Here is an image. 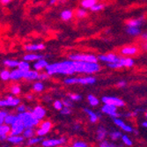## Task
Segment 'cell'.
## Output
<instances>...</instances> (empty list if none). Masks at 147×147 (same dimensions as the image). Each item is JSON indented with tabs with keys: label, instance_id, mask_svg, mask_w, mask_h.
Here are the masks:
<instances>
[{
	"label": "cell",
	"instance_id": "obj_20",
	"mask_svg": "<svg viewBox=\"0 0 147 147\" xmlns=\"http://www.w3.org/2000/svg\"><path fill=\"white\" fill-rule=\"evenodd\" d=\"M43 58L42 55H37V54H26L23 57V60L28 61V62H33V61H37L39 59Z\"/></svg>",
	"mask_w": 147,
	"mask_h": 147
},
{
	"label": "cell",
	"instance_id": "obj_6",
	"mask_svg": "<svg viewBox=\"0 0 147 147\" xmlns=\"http://www.w3.org/2000/svg\"><path fill=\"white\" fill-rule=\"evenodd\" d=\"M101 112L110 115L111 117H119L120 116V115L117 113V107L111 105V104H108V103H104L103 107L101 108Z\"/></svg>",
	"mask_w": 147,
	"mask_h": 147
},
{
	"label": "cell",
	"instance_id": "obj_10",
	"mask_svg": "<svg viewBox=\"0 0 147 147\" xmlns=\"http://www.w3.org/2000/svg\"><path fill=\"white\" fill-rule=\"evenodd\" d=\"M120 58L117 56H115V54H108V55H100L98 57V59L102 61V62H106V63H116L120 61Z\"/></svg>",
	"mask_w": 147,
	"mask_h": 147
},
{
	"label": "cell",
	"instance_id": "obj_23",
	"mask_svg": "<svg viewBox=\"0 0 147 147\" xmlns=\"http://www.w3.org/2000/svg\"><path fill=\"white\" fill-rule=\"evenodd\" d=\"M126 32L130 35L137 36V35L140 34L141 30L139 29V28H138V26H128L127 29H126Z\"/></svg>",
	"mask_w": 147,
	"mask_h": 147
},
{
	"label": "cell",
	"instance_id": "obj_61",
	"mask_svg": "<svg viewBox=\"0 0 147 147\" xmlns=\"http://www.w3.org/2000/svg\"><path fill=\"white\" fill-rule=\"evenodd\" d=\"M79 127H80V126H79L78 124H77V125H74V129H79Z\"/></svg>",
	"mask_w": 147,
	"mask_h": 147
},
{
	"label": "cell",
	"instance_id": "obj_25",
	"mask_svg": "<svg viewBox=\"0 0 147 147\" xmlns=\"http://www.w3.org/2000/svg\"><path fill=\"white\" fill-rule=\"evenodd\" d=\"M23 137L25 138H33L35 134V131L34 129V128H26L23 131Z\"/></svg>",
	"mask_w": 147,
	"mask_h": 147
},
{
	"label": "cell",
	"instance_id": "obj_62",
	"mask_svg": "<svg viewBox=\"0 0 147 147\" xmlns=\"http://www.w3.org/2000/svg\"><path fill=\"white\" fill-rule=\"evenodd\" d=\"M144 49H145L147 50V42H146V43H145V44L144 45Z\"/></svg>",
	"mask_w": 147,
	"mask_h": 147
},
{
	"label": "cell",
	"instance_id": "obj_31",
	"mask_svg": "<svg viewBox=\"0 0 147 147\" xmlns=\"http://www.w3.org/2000/svg\"><path fill=\"white\" fill-rule=\"evenodd\" d=\"M97 3V0H82L81 5L84 8H91Z\"/></svg>",
	"mask_w": 147,
	"mask_h": 147
},
{
	"label": "cell",
	"instance_id": "obj_44",
	"mask_svg": "<svg viewBox=\"0 0 147 147\" xmlns=\"http://www.w3.org/2000/svg\"><path fill=\"white\" fill-rule=\"evenodd\" d=\"M108 66L109 68H112V69H118V68H121L123 67V65L121 64L120 62H116V63H108Z\"/></svg>",
	"mask_w": 147,
	"mask_h": 147
},
{
	"label": "cell",
	"instance_id": "obj_50",
	"mask_svg": "<svg viewBox=\"0 0 147 147\" xmlns=\"http://www.w3.org/2000/svg\"><path fill=\"white\" fill-rule=\"evenodd\" d=\"M40 127L42 128V129H49V130H50V129H51V127H52V124H51V123H50V122H49V121H46V122L42 123Z\"/></svg>",
	"mask_w": 147,
	"mask_h": 147
},
{
	"label": "cell",
	"instance_id": "obj_19",
	"mask_svg": "<svg viewBox=\"0 0 147 147\" xmlns=\"http://www.w3.org/2000/svg\"><path fill=\"white\" fill-rule=\"evenodd\" d=\"M137 52H138V49L136 47H125L121 51L122 54L125 56H133L137 54Z\"/></svg>",
	"mask_w": 147,
	"mask_h": 147
},
{
	"label": "cell",
	"instance_id": "obj_2",
	"mask_svg": "<svg viewBox=\"0 0 147 147\" xmlns=\"http://www.w3.org/2000/svg\"><path fill=\"white\" fill-rule=\"evenodd\" d=\"M18 118L23 122L26 128H34L37 126L40 123V120H38L36 117L34 116L32 112L30 111H25L23 113H19Z\"/></svg>",
	"mask_w": 147,
	"mask_h": 147
},
{
	"label": "cell",
	"instance_id": "obj_35",
	"mask_svg": "<svg viewBox=\"0 0 147 147\" xmlns=\"http://www.w3.org/2000/svg\"><path fill=\"white\" fill-rule=\"evenodd\" d=\"M142 25V20H129L128 23H127V26H138L139 28V26Z\"/></svg>",
	"mask_w": 147,
	"mask_h": 147
},
{
	"label": "cell",
	"instance_id": "obj_60",
	"mask_svg": "<svg viewBox=\"0 0 147 147\" xmlns=\"http://www.w3.org/2000/svg\"><path fill=\"white\" fill-rule=\"evenodd\" d=\"M142 126L147 129V122H143V123H142Z\"/></svg>",
	"mask_w": 147,
	"mask_h": 147
},
{
	"label": "cell",
	"instance_id": "obj_26",
	"mask_svg": "<svg viewBox=\"0 0 147 147\" xmlns=\"http://www.w3.org/2000/svg\"><path fill=\"white\" fill-rule=\"evenodd\" d=\"M11 132V127L8 124H0V136L2 135H7Z\"/></svg>",
	"mask_w": 147,
	"mask_h": 147
},
{
	"label": "cell",
	"instance_id": "obj_17",
	"mask_svg": "<svg viewBox=\"0 0 147 147\" xmlns=\"http://www.w3.org/2000/svg\"><path fill=\"white\" fill-rule=\"evenodd\" d=\"M45 49V45L43 43H38V44H29L26 45L25 49L26 51H36V50H42Z\"/></svg>",
	"mask_w": 147,
	"mask_h": 147
},
{
	"label": "cell",
	"instance_id": "obj_21",
	"mask_svg": "<svg viewBox=\"0 0 147 147\" xmlns=\"http://www.w3.org/2000/svg\"><path fill=\"white\" fill-rule=\"evenodd\" d=\"M120 63L123 65V67H132L134 65V60L131 58L127 57H121L120 58Z\"/></svg>",
	"mask_w": 147,
	"mask_h": 147
},
{
	"label": "cell",
	"instance_id": "obj_16",
	"mask_svg": "<svg viewBox=\"0 0 147 147\" xmlns=\"http://www.w3.org/2000/svg\"><path fill=\"white\" fill-rule=\"evenodd\" d=\"M24 137H21L20 135H17V136H11L10 135L8 138H7V141L11 144H21L24 142Z\"/></svg>",
	"mask_w": 147,
	"mask_h": 147
},
{
	"label": "cell",
	"instance_id": "obj_48",
	"mask_svg": "<svg viewBox=\"0 0 147 147\" xmlns=\"http://www.w3.org/2000/svg\"><path fill=\"white\" fill-rule=\"evenodd\" d=\"M86 15V11L85 9H79L77 11V16L78 18H84Z\"/></svg>",
	"mask_w": 147,
	"mask_h": 147
},
{
	"label": "cell",
	"instance_id": "obj_24",
	"mask_svg": "<svg viewBox=\"0 0 147 147\" xmlns=\"http://www.w3.org/2000/svg\"><path fill=\"white\" fill-rule=\"evenodd\" d=\"M19 63L20 62L17 61V60H12V59H6L4 61V64L5 66H7V67L9 68H16L19 66Z\"/></svg>",
	"mask_w": 147,
	"mask_h": 147
},
{
	"label": "cell",
	"instance_id": "obj_49",
	"mask_svg": "<svg viewBox=\"0 0 147 147\" xmlns=\"http://www.w3.org/2000/svg\"><path fill=\"white\" fill-rule=\"evenodd\" d=\"M63 106H65V107H69V108H72V107H73L72 100L70 98L69 99H64L63 100Z\"/></svg>",
	"mask_w": 147,
	"mask_h": 147
},
{
	"label": "cell",
	"instance_id": "obj_56",
	"mask_svg": "<svg viewBox=\"0 0 147 147\" xmlns=\"http://www.w3.org/2000/svg\"><path fill=\"white\" fill-rule=\"evenodd\" d=\"M11 1V0H0V2H1L2 4H4V5L8 4V3H10Z\"/></svg>",
	"mask_w": 147,
	"mask_h": 147
},
{
	"label": "cell",
	"instance_id": "obj_39",
	"mask_svg": "<svg viewBox=\"0 0 147 147\" xmlns=\"http://www.w3.org/2000/svg\"><path fill=\"white\" fill-rule=\"evenodd\" d=\"M69 98L72 101H79V100H82V96L80 94H78V93H72V94H69Z\"/></svg>",
	"mask_w": 147,
	"mask_h": 147
},
{
	"label": "cell",
	"instance_id": "obj_57",
	"mask_svg": "<svg viewBox=\"0 0 147 147\" xmlns=\"http://www.w3.org/2000/svg\"><path fill=\"white\" fill-rule=\"evenodd\" d=\"M26 99H28V100H32L34 99V96L31 94H28V95H26Z\"/></svg>",
	"mask_w": 147,
	"mask_h": 147
},
{
	"label": "cell",
	"instance_id": "obj_3",
	"mask_svg": "<svg viewBox=\"0 0 147 147\" xmlns=\"http://www.w3.org/2000/svg\"><path fill=\"white\" fill-rule=\"evenodd\" d=\"M69 58L76 61H84V62H98V57L93 55H86V54H71L69 56Z\"/></svg>",
	"mask_w": 147,
	"mask_h": 147
},
{
	"label": "cell",
	"instance_id": "obj_51",
	"mask_svg": "<svg viewBox=\"0 0 147 147\" xmlns=\"http://www.w3.org/2000/svg\"><path fill=\"white\" fill-rule=\"evenodd\" d=\"M72 145H73V147H87L88 146L87 144H86L83 141H77Z\"/></svg>",
	"mask_w": 147,
	"mask_h": 147
},
{
	"label": "cell",
	"instance_id": "obj_8",
	"mask_svg": "<svg viewBox=\"0 0 147 147\" xmlns=\"http://www.w3.org/2000/svg\"><path fill=\"white\" fill-rule=\"evenodd\" d=\"M113 121H114V123H115V125H117L118 127L121 128L123 130H124V131H126L128 133H130V132L134 131V129H133L131 126H129L128 124H125L123 120L119 119L118 117H113Z\"/></svg>",
	"mask_w": 147,
	"mask_h": 147
},
{
	"label": "cell",
	"instance_id": "obj_53",
	"mask_svg": "<svg viewBox=\"0 0 147 147\" xmlns=\"http://www.w3.org/2000/svg\"><path fill=\"white\" fill-rule=\"evenodd\" d=\"M17 111H18V113H23V112L26 111V107L25 105H19L17 108Z\"/></svg>",
	"mask_w": 147,
	"mask_h": 147
},
{
	"label": "cell",
	"instance_id": "obj_36",
	"mask_svg": "<svg viewBox=\"0 0 147 147\" xmlns=\"http://www.w3.org/2000/svg\"><path fill=\"white\" fill-rule=\"evenodd\" d=\"M33 89H34V91H35V92H40L43 91V89H44V85H43L42 82H36V83L34 84Z\"/></svg>",
	"mask_w": 147,
	"mask_h": 147
},
{
	"label": "cell",
	"instance_id": "obj_63",
	"mask_svg": "<svg viewBox=\"0 0 147 147\" xmlns=\"http://www.w3.org/2000/svg\"><path fill=\"white\" fill-rule=\"evenodd\" d=\"M145 116H146V117H147V112H146V113H145Z\"/></svg>",
	"mask_w": 147,
	"mask_h": 147
},
{
	"label": "cell",
	"instance_id": "obj_40",
	"mask_svg": "<svg viewBox=\"0 0 147 147\" xmlns=\"http://www.w3.org/2000/svg\"><path fill=\"white\" fill-rule=\"evenodd\" d=\"M104 8V5L102 4H95L94 5H92L90 9L92 11H101L102 9Z\"/></svg>",
	"mask_w": 147,
	"mask_h": 147
},
{
	"label": "cell",
	"instance_id": "obj_7",
	"mask_svg": "<svg viewBox=\"0 0 147 147\" xmlns=\"http://www.w3.org/2000/svg\"><path fill=\"white\" fill-rule=\"evenodd\" d=\"M66 143V138L64 137L58 139H46L42 142V145L44 147H54Z\"/></svg>",
	"mask_w": 147,
	"mask_h": 147
},
{
	"label": "cell",
	"instance_id": "obj_29",
	"mask_svg": "<svg viewBox=\"0 0 147 147\" xmlns=\"http://www.w3.org/2000/svg\"><path fill=\"white\" fill-rule=\"evenodd\" d=\"M16 120H18V115H7L5 120V123L8 124V125H11L13 123H14Z\"/></svg>",
	"mask_w": 147,
	"mask_h": 147
},
{
	"label": "cell",
	"instance_id": "obj_37",
	"mask_svg": "<svg viewBox=\"0 0 147 147\" xmlns=\"http://www.w3.org/2000/svg\"><path fill=\"white\" fill-rule=\"evenodd\" d=\"M49 131V129H42V128L40 127V129H38V130L36 131V134H37V136H39V137H44L45 135L48 134Z\"/></svg>",
	"mask_w": 147,
	"mask_h": 147
},
{
	"label": "cell",
	"instance_id": "obj_43",
	"mask_svg": "<svg viewBox=\"0 0 147 147\" xmlns=\"http://www.w3.org/2000/svg\"><path fill=\"white\" fill-rule=\"evenodd\" d=\"M53 106H54V108L57 109V110H61L63 108V103L61 101V100H55L54 101V104H53Z\"/></svg>",
	"mask_w": 147,
	"mask_h": 147
},
{
	"label": "cell",
	"instance_id": "obj_38",
	"mask_svg": "<svg viewBox=\"0 0 147 147\" xmlns=\"http://www.w3.org/2000/svg\"><path fill=\"white\" fill-rule=\"evenodd\" d=\"M122 140H123V144H126V145H128V146H131V145L133 144L132 140H131L128 136H126V135H123V136H122Z\"/></svg>",
	"mask_w": 147,
	"mask_h": 147
},
{
	"label": "cell",
	"instance_id": "obj_32",
	"mask_svg": "<svg viewBox=\"0 0 147 147\" xmlns=\"http://www.w3.org/2000/svg\"><path fill=\"white\" fill-rule=\"evenodd\" d=\"M87 100H88L89 104H90L91 106H92V107H95V106L99 105V103H100L99 100H98L94 95H92V94H89V95L87 96Z\"/></svg>",
	"mask_w": 147,
	"mask_h": 147
},
{
	"label": "cell",
	"instance_id": "obj_33",
	"mask_svg": "<svg viewBox=\"0 0 147 147\" xmlns=\"http://www.w3.org/2000/svg\"><path fill=\"white\" fill-rule=\"evenodd\" d=\"M10 77H11V71H9L8 70H3L1 73H0V78H1V79L4 80V81L9 80Z\"/></svg>",
	"mask_w": 147,
	"mask_h": 147
},
{
	"label": "cell",
	"instance_id": "obj_22",
	"mask_svg": "<svg viewBox=\"0 0 147 147\" xmlns=\"http://www.w3.org/2000/svg\"><path fill=\"white\" fill-rule=\"evenodd\" d=\"M107 135H108V132H107L106 129L103 127H100L97 130V139L101 142L103 140H105Z\"/></svg>",
	"mask_w": 147,
	"mask_h": 147
},
{
	"label": "cell",
	"instance_id": "obj_15",
	"mask_svg": "<svg viewBox=\"0 0 147 147\" xmlns=\"http://www.w3.org/2000/svg\"><path fill=\"white\" fill-rule=\"evenodd\" d=\"M48 62L46 60H44L43 58L42 59H39L37 60L34 64L33 65L34 66V70H36V71H41L42 69H45L46 68V66L48 65Z\"/></svg>",
	"mask_w": 147,
	"mask_h": 147
},
{
	"label": "cell",
	"instance_id": "obj_12",
	"mask_svg": "<svg viewBox=\"0 0 147 147\" xmlns=\"http://www.w3.org/2000/svg\"><path fill=\"white\" fill-rule=\"evenodd\" d=\"M21 78H24V71L18 69H14L11 71V77L10 79L13 80V81H18V80H20Z\"/></svg>",
	"mask_w": 147,
	"mask_h": 147
},
{
	"label": "cell",
	"instance_id": "obj_18",
	"mask_svg": "<svg viewBox=\"0 0 147 147\" xmlns=\"http://www.w3.org/2000/svg\"><path fill=\"white\" fill-rule=\"evenodd\" d=\"M84 112L86 113V115L89 116V120L90 122L94 123L98 121V118H99V115L98 114H96L95 112H93L92 110L89 109H84Z\"/></svg>",
	"mask_w": 147,
	"mask_h": 147
},
{
	"label": "cell",
	"instance_id": "obj_54",
	"mask_svg": "<svg viewBox=\"0 0 147 147\" xmlns=\"http://www.w3.org/2000/svg\"><path fill=\"white\" fill-rule=\"evenodd\" d=\"M126 84H127L126 81H124V80H121V81L118 82L117 86H118V87H124L126 86Z\"/></svg>",
	"mask_w": 147,
	"mask_h": 147
},
{
	"label": "cell",
	"instance_id": "obj_1",
	"mask_svg": "<svg viewBox=\"0 0 147 147\" xmlns=\"http://www.w3.org/2000/svg\"><path fill=\"white\" fill-rule=\"evenodd\" d=\"M46 72L51 76L55 74L71 75L78 72V63L76 60H66L59 63H54L46 66Z\"/></svg>",
	"mask_w": 147,
	"mask_h": 147
},
{
	"label": "cell",
	"instance_id": "obj_59",
	"mask_svg": "<svg viewBox=\"0 0 147 147\" xmlns=\"http://www.w3.org/2000/svg\"><path fill=\"white\" fill-rule=\"evenodd\" d=\"M57 2V0H49V4L50 5H54Z\"/></svg>",
	"mask_w": 147,
	"mask_h": 147
},
{
	"label": "cell",
	"instance_id": "obj_27",
	"mask_svg": "<svg viewBox=\"0 0 147 147\" xmlns=\"http://www.w3.org/2000/svg\"><path fill=\"white\" fill-rule=\"evenodd\" d=\"M18 68L23 71H29L30 70V64L28 63V61H26L23 60L22 62H20Z\"/></svg>",
	"mask_w": 147,
	"mask_h": 147
},
{
	"label": "cell",
	"instance_id": "obj_9",
	"mask_svg": "<svg viewBox=\"0 0 147 147\" xmlns=\"http://www.w3.org/2000/svg\"><path fill=\"white\" fill-rule=\"evenodd\" d=\"M31 112L34 115V116L36 117L38 120H40V121L42 120L45 117V115H46V110L42 106H36L34 109H33L31 110Z\"/></svg>",
	"mask_w": 147,
	"mask_h": 147
},
{
	"label": "cell",
	"instance_id": "obj_41",
	"mask_svg": "<svg viewBox=\"0 0 147 147\" xmlns=\"http://www.w3.org/2000/svg\"><path fill=\"white\" fill-rule=\"evenodd\" d=\"M63 82L66 85H74V84H77V78H65L63 80Z\"/></svg>",
	"mask_w": 147,
	"mask_h": 147
},
{
	"label": "cell",
	"instance_id": "obj_14",
	"mask_svg": "<svg viewBox=\"0 0 147 147\" xmlns=\"http://www.w3.org/2000/svg\"><path fill=\"white\" fill-rule=\"evenodd\" d=\"M6 107H18L20 104V100L19 98H14L12 95H9L5 99Z\"/></svg>",
	"mask_w": 147,
	"mask_h": 147
},
{
	"label": "cell",
	"instance_id": "obj_11",
	"mask_svg": "<svg viewBox=\"0 0 147 147\" xmlns=\"http://www.w3.org/2000/svg\"><path fill=\"white\" fill-rule=\"evenodd\" d=\"M96 82L94 77H85V78H77V84L80 85H92Z\"/></svg>",
	"mask_w": 147,
	"mask_h": 147
},
{
	"label": "cell",
	"instance_id": "obj_58",
	"mask_svg": "<svg viewBox=\"0 0 147 147\" xmlns=\"http://www.w3.org/2000/svg\"><path fill=\"white\" fill-rule=\"evenodd\" d=\"M142 38L144 39V40H147V33H144L142 34Z\"/></svg>",
	"mask_w": 147,
	"mask_h": 147
},
{
	"label": "cell",
	"instance_id": "obj_5",
	"mask_svg": "<svg viewBox=\"0 0 147 147\" xmlns=\"http://www.w3.org/2000/svg\"><path fill=\"white\" fill-rule=\"evenodd\" d=\"M103 103H108L111 104L114 106H116L117 108H122V107L125 106L124 101L122 99H119L117 97H113V96H104L101 99Z\"/></svg>",
	"mask_w": 147,
	"mask_h": 147
},
{
	"label": "cell",
	"instance_id": "obj_55",
	"mask_svg": "<svg viewBox=\"0 0 147 147\" xmlns=\"http://www.w3.org/2000/svg\"><path fill=\"white\" fill-rule=\"evenodd\" d=\"M7 138L6 135H2V136H0V141H5V140H7Z\"/></svg>",
	"mask_w": 147,
	"mask_h": 147
},
{
	"label": "cell",
	"instance_id": "obj_4",
	"mask_svg": "<svg viewBox=\"0 0 147 147\" xmlns=\"http://www.w3.org/2000/svg\"><path fill=\"white\" fill-rule=\"evenodd\" d=\"M24 129H25V125H24L23 122L18 118V120H16V121L11 125L10 135H11V136L21 135Z\"/></svg>",
	"mask_w": 147,
	"mask_h": 147
},
{
	"label": "cell",
	"instance_id": "obj_52",
	"mask_svg": "<svg viewBox=\"0 0 147 147\" xmlns=\"http://www.w3.org/2000/svg\"><path fill=\"white\" fill-rule=\"evenodd\" d=\"M49 75L47 72H42V74L39 75V78L38 79H40V80H46V79L49 78Z\"/></svg>",
	"mask_w": 147,
	"mask_h": 147
},
{
	"label": "cell",
	"instance_id": "obj_28",
	"mask_svg": "<svg viewBox=\"0 0 147 147\" xmlns=\"http://www.w3.org/2000/svg\"><path fill=\"white\" fill-rule=\"evenodd\" d=\"M43 141V137H33V138H28V145H34V144H37L39 143H42Z\"/></svg>",
	"mask_w": 147,
	"mask_h": 147
},
{
	"label": "cell",
	"instance_id": "obj_46",
	"mask_svg": "<svg viewBox=\"0 0 147 147\" xmlns=\"http://www.w3.org/2000/svg\"><path fill=\"white\" fill-rule=\"evenodd\" d=\"M60 113L62 115H68L71 114V108H69V107L63 106V108L60 110Z\"/></svg>",
	"mask_w": 147,
	"mask_h": 147
},
{
	"label": "cell",
	"instance_id": "obj_47",
	"mask_svg": "<svg viewBox=\"0 0 147 147\" xmlns=\"http://www.w3.org/2000/svg\"><path fill=\"white\" fill-rule=\"evenodd\" d=\"M7 115H8V113L5 110L0 111V124L5 123V117Z\"/></svg>",
	"mask_w": 147,
	"mask_h": 147
},
{
	"label": "cell",
	"instance_id": "obj_30",
	"mask_svg": "<svg viewBox=\"0 0 147 147\" xmlns=\"http://www.w3.org/2000/svg\"><path fill=\"white\" fill-rule=\"evenodd\" d=\"M61 18L63 20H69L72 18V11L70 10H64L61 12Z\"/></svg>",
	"mask_w": 147,
	"mask_h": 147
},
{
	"label": "cell",
	"instance_id": "obj_34",
	"mask_svg": "<svg viewBox=\"0 0 147 147\" xmlns=\"http://www.w3.org/2000/svg\"><path fill=\"white\" fill-rule=\"evenodd\" d=\"M109 136L112 140L115 141V140H118L119 138H122L123 134L121 133V131H112L109 134Z\"/></svg>",
	"mask_w": 147,
	"mask_h": 147
},
{
	"label": "cell",
	"instance_id": "obj_13",
	"mask_svg": "<svg viewBox=\"0 0 147 147\" xmlns=\"http://www.w3.org/2000/svg\"><path fill=\"white\" fill-rule=\"evenodd\" d=\"M39 75L40 73L38 72V71L34 70V71H24V78L26 80H35L39 78Z\"/></svg>",
	"mask_w": 147,
	"mask_h": 147
},
{
	"label": "cell",
	"instance_id": "obj_42",
	"mask_svg": "<svg viewBox=\"0 0 147 147\" xmlns=\"http://www.w3.org/2000/svg\"><path fill=\"white\" fill-rule=\"evenodd\" d=\"M99 145H100V147H115V146H116V144H112V143H110V142H109V141H107V140L101 141L100 144Z\"/></svg>",
	"mask_w": 147,
	"mask_h": 147
},
{
	"label": "cell",
	"instance_id": "obj_45",
	"mask_svg": "<svg viewBox=\"0 0 147 147\" xmlns=\"http://www.w3.org/2000/svg\"><path fill=\"white\" fill-rule=\"evenodd\" d=\"M20 91H21V89H20V87L19 86H13L11 88V93H12L13 95H18V94H20Z\"/></svg>",
	"mask_w": 147,
	"mask_h": 147
}]
</instances>
